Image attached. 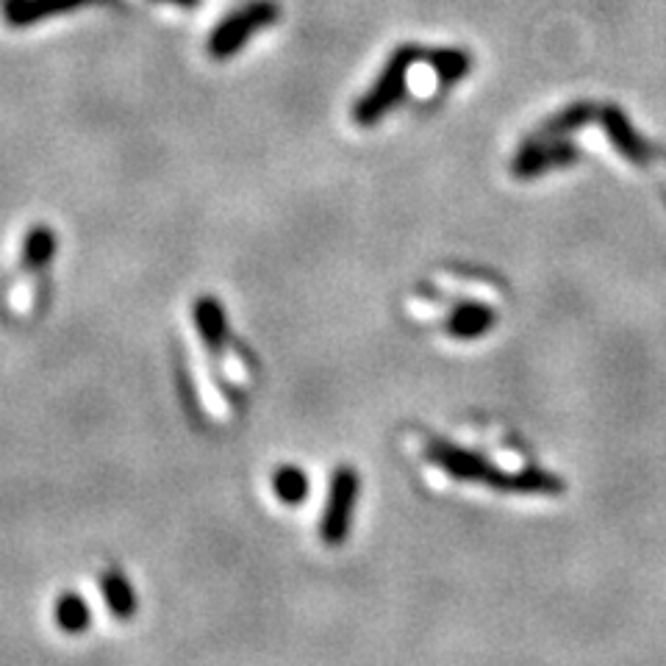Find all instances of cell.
Here are the masks:
<instances>
[{
  "mask_svg": "<svg viewBox=\"0 0 666 666\" xmlns=\"http://www.w3.org/2000/svg\"><path fill=\"white\" fill-rule=\"evenodd\" d=\"M101 594L103 600H106V609L112 611L114 616L128 619V616L137 614V591L128 584L126 575L117 573V569H106V573L101 575Z\"/></svg>",
  "mask_w": 666,
  "mask_h": 666,
  "instance_id": "cell-7",
  "label": "cell"
},
{
  "mask_svg": "<svg viewBox=\"0 0 666 666\" xmlns=\"http://www.w3.org/2000/svg\"><path fill=\"white\" fill-rule=\"evenodd\" d=\"M56 625L64 633H84L92 625V609L76 591H64L56 600Z\"/></svg>",
  "mask_w": 666,
  "mask_h": 666,
  "instance_id": "cell-9",
  "label": "cell"
},
{
  "mask_svg": "<svg viewBox=\"0 0 666 666\" xmlns=\"http://www.w3.org/2000/svg\"><path fill=\"white\" fill-rule=\"evenodd\" d=\"M162 3H176V7H181V9H195V7H201L203 0H162Z\"/></svg>",
  "mask_w": 666,
  "mask_h": 666,
  "instance_id": "cell-15",
  "label": "cell"
},
{
  "mask_svg": "<svg viewBox=\"0 0 666 666\" xmlns=\"http://www.w3.org/2000/svg\"><path fill=\"white\" fill-rule=\"evenodd\" d=\"M586 120H589V106H575V108H569V112L561 114V117H555V120L547 123L541 137L550 139V137H555V133H564L575 126H584Z\"/></svg>",
  "mask_w": 666,
  "mask_h": 666,
  "instance_id": "cell-14",
  "label": "cell"
},
{
  "mask_svg": "<svg viewBox=\"0 0 666 666\" xmlns=\"http://www.w3.org/2000/svg\"><path fill=\"white\" fill-rule=\"evenodd\" d=\"M192 317H195V325L197 333H201L203 345H206L212 353L226 350L228 342H231V328H228L226 308L214 300V297H201V300L195 303Z\"/></svg>",
  "mask_w": 666,
  "mask_h": 666,
  "instance_id": "cell-5",
  "label": "cell"
},
{
  "mask_svg": "<svg viewBox=\"0 0 666 666\" xmlns=\"http://www.w3.org/2000/svg\"><path fill=\"white\" fill-rule=\"evenodd\" d=\"M278 17H281V7L276 0H253L247 7L228 14L220 26L214 28L208 37V53L214 59L236 56L258 31L276 26Z\"/></svg>",
  "mask_w": 666,
  "mask_h": 666,
  "instance_id": "cell-2",
  "label": "cell"
},
{
  "mask_svg": "<svg viewBox=\"0 0 666 666\" xmlns=\"http://www.w3.org/2000/svg\"><path fill=\"white\" fill-rule=\"evenodd\" d=\"M425 59H427V67H431V73H434V76L445 84L459 81V78H464L466 73H470V53L456 51V48L425 53Z\"/></svg>",
  "mask_w": 666,
  "mask_h": 666,
  "instance_id": "cell-11",
  "label": "cell"
},
{
  "mask_svg": "<svg viewBox=\"0 0 666 666\" xmlns=\"http://www.w3.org/2000/svg\"><path fill=\"white\" fill-rule=\"evenodd\" d=\"M603 126H605V133H609V139L616 148H619V151H623L625 158H630V162H636V164L648 162V156H644V145H641L639 137L633 133L630 123L625 120L623 114L616 112V108H605Z\"/></svg>",
  "mask_w": 666,
  "mask_h": 666,
  "instance_id": "cell-8",
  "label": "cell"
},
{
  "mask_svg": "<svg viewBox=\"0 0 666 666\" xmlns=\"http://www.w3.org/2000/svg\"><path fill=\"white\" fill-rule=\"evenodd\" d=\"M89 3H98V0H7L3 3V14H7L9 26L26 28L44 17L76 12V9L89 7Z\"/></svg>",
  "mask_w": 666,
  "mask_h": 666,
  "instance_id": "cell-4",
  "label": "cell"
},
{
  "mask_svg": "<svg viewBox=\"0 0 666 666\" xmlns=\"http://www.w3.org/2000/svg\"><path fill=\"white\" fill-rule=\"evenodd\" d=\"M356 500H359V475H356L350 466H340V470L333 472L325 514H322L320 525V534L325 545H342V541L347 539Z\"/></svg>",
  "mask_w": 666,
  "mask_h": 666,
  "instance_id": "cell-3",
  "label": "cell"
},
{
  "mask_svg": "<svg viewBox=\"0 0 666 666\" xmlns=\"http://www.w3.org/2000/svg\"><path fill=\"white\" fill-rule=\"evenodd\" d=\"M420 56L422 53L417 51L414 44L397 48V51L392 53L389 62H386L381 78H377V81L372 84L370 92L353 106V120L359 123V126H375L377 120H384L386 114H389V108L402 101L406 84H409L411 76V67H414Z\"/></svg>",
  "mask_w": 666,
  "mask_h": 666,
  "instance_id": "cell-1",
  "label": "cell"
},
{
  "mask_svg": "<svg viewBox=\"0 0 666 666\" xmlns=\"http://www.w3.org/2000/svg\"><path fill=\"white\" fill-rule=\"evenodd\" d=\"M56 233L48 226H37L28 231L26 245H23V261L28 270H44L56 256Z\"/></svg>",
  "mask_w": 666,
  "mask_h": 666,
  "instance_id": "cell-10",
  "label": "cell"
},
{
  "mask_svg": "<svg viewBox=\"0 0 666 666\" xmlns=\"http://www.w3.org/2000/svg\"><path fill=\"white\" fill-rule=\"evenodd\" d=\"M272 489H276L281 503H303L308 495L306 472H300L297 466H281V470L276 472V478H272Z\"/></svg>",
  "mask_w": 666,
  "mask_h": 666,
  "instance_id": "cell-13",
  "label": "cell"
},
{
  "mask_svg": "<svg viewBox=\"0 0 666 666\" xmlns=\"http://www.w3.org/2000/svg\"><path fill=\"white\" fill-rule=\"evenodd\" d=\"M575 158V151L564 142H555V145H541V142H530L525 151L520 153L514 164L516 176H539V172L550 170V167H561V164H569Z\"/></svg>",
  "mask_w": 666,
  "mask_h": 666,
  "instance_id": "cell-6",
  "label": "cell"
},
{
  "mask_svg": "<svg viewBox=\"0 0 666 666\" xmlns=\"http://www.w3.org/2000/svg\"><path fill=\"white\" fill-rule=\"evenodd\" d=\"M491 322H495L491 308L470 303V306L456 308V315L450 317V333H453V336H478Z\"/></svg>",
  "mask_w": 666,
  "mask_h": 666,
  "instance_id": "cell-12",
  "label": "cell"
}]
</instances>
